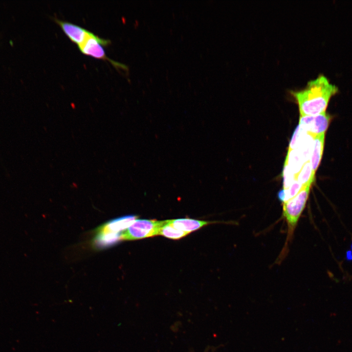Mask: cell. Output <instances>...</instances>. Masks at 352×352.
Listing matches in <instances>:
<instances>
[{
  "label": "cell",
  "mask_w": 352,
  "mask_h": 352,
  "mask_svg": "<svg viewBox=\"0 0 352 352\" xmlns=\"http://www.w3.org/2000/svg\"><path fill=\"white\" fill-rule=\"evenodd\" d=\"M323 75L308 82L301 89L292 90L291 94L296 101L301 116L316 115L326 112L330 98L337 91Z\"/></svg>",
  "instance_id": "obj_1"
},
{
  "label": "cell",
  "mask_w": 352,
  "mask_h": 352,
  "mask_svg": "<svg viewBox=\"0 0 352 352\" xmlns=\"http://www.w3.org/2000/svg\"><path fill=\"white\" fill-rule=\"evenodd\" d=\"M310 186L304 187L295 197L282 203V215L286 224L287 233L285 244L278 258L279 262H281L287 254L288 244L293 239L295 230L306 207Z\"/></svg>",
  "instance_id": "obj_2"
},
{
  "label": "cell",
  "mask_w": 352,
  "mask_h": 352,
  "mask_svg": "<svg viewBox=\"0 0 352 352\" xmlns=\"http://www.w3.org/2000/svg\"><path fill=\"white\" fill-rule=\"evenodd\" d=\"M165 223V220H136L121 233L122 240H135L158 235Z\"/></svg>",
  "instance_id": "obj_3"
},
{
  "label": "cell",
  "mask_w": 352,
  "mask_h": 352,
  "mask_svg": "<svg viewBox=\"0 0 352 352\" xmlns=\"http://www.w3.org/2000/svg\"><path fill=\"white\" fill-rule=\"evenodd\" d=\"M110 41L100 38L93 34L88 38L82 44L78 46L79 50L83 54L96 59L109 61L115 67L127 70L125 65L116 62L108 57L103 47L110 44Z\"/></svg>",
  "instance_id": "obj_4"
},
{
  "label": "cell",
  "mask_w": 352,
  "mask_h": 352,
  "mask_svg": "<svg viewBox=\"0 0 352 352\" xmlns=\"http://www.w3.org/2000/svg\"><path fill=\"white\" fill-rule=\"evenodd\" d=\"M330 116L326 112L316 115L301 116L298 126L312 137L325 133L330 121Z\"/></svg>",
  "instance_id": "obj_5"
},
{
  "label": "cell",
  "mask_w": 352,
  "mask_h": 352,
  "mask_svg": "<svg viewBox=\"0 0 352 352\" xmlns=\"http://www.w3.org/2000/svg\"><path fill=\"white\" fill-rule=\"evenodd\" d=\"M54 21L60 26L67 37L78 46L82 44L88 38L94 33L71 22L54 18Z\"/></svg>",
  "instance_id": "obj_6"
},
{
  "label": "cell",
  "mask_w": 352,
  "mask_h": 352,
  "mask_svg": "<svg viewBox=\"0 0 352 352\" xmlns=\"http://www.w3.org/2000/svg\"><path fill=\"white\" fill-rule=\"evenodd\" d=\"M137 217L128 215L113 219L98 227L97 233H119L126 229L136 220Z\"/></svg>",
  "instance_id": "obj_7"
},
{
  "label": "cell",
  "mask_w": 352,
  "mask_h": 352,
  "mask_svg": "<svg viewBox=\"0 0 352 352\" xmlns=\"http://www.w3.org/2000/svg\"><path fill=\"white\" fill-rule=\"evenodd\" d=\"M166 221L176 229L188 233L211 223V222L209 221L191 219L170 220H166Z\"/></svg>",
  "instance_id": "obj_8"
},
{
  "label": "cell",
  "mask_w": 352,
  "mask_h": 352,
  "mask_svg": "<svg viewBox=\"0 0 352 352\" xmlns=\"http://www.w3.org/2000/svg\"><path fill=\"white\" fill-rule=\"evenodd\" d=\"M325 133L317 135L313 137V145L309 162L312 170L316 172L320 165L325 144Z\"/></svg>",
  "instance_id": "obj_9"
},
{
  "label": "cell",
  "mask_w": 352,
  "mask_h": 352,
  "mask_svg": "<svg viewBox=\"0 0 352 352\" xmlns=\"http://www.w3.org/2000/svg\"><path fill=\"white\" fill-rule=\"evenodd\" d=\"M122 240L121 233H97L93 240L95 247L98 249L111 246Z\"/></svg>",
  "instance_id": "obj_10"
},
{
  "label": "cell",
  "mask_w": 352,
  "mask_h": 352,
  "mask_svg": "<svg viewBox=\"0 0 352 352\" xmlns=\"http://www.w3.org/2000/svg\"><path fill=\"white\" fill-rule=\"evenodd\" d=\"M315 174L312 169L309 161L303 164L300 171L295 175V178L303 187L310 185L313 182Z\"/></svg>",
  "instance_id": "obj_11"
},
{
  "label": "cell",
  "mask_w": 352,
  "mask_h": 352,
  "mask_svg": "<svg viewBox=\"0 0 352 352\" xmlns=\"http://www.w3.org/2000/svg\"><path fill=\"white\" fill-rule=\"evenodd\" d=\"M304 187L295 180L288 188L281 190L278 198L283 203L295 197Z\"/></svg>",
  "instance_id": "obj_12"
},
{
  "label": "cell",
  "mask_w": 352,
  "mask_h": 352,
  "mask_svg": "<svg viewBox=\"0 0 352 352\" xmlns=\"http://www.w3.org/2000/svg\"><path fill=\"white\" fill-rule=\"evenodd\" d=\"M189 233L176 229L171 225L167 223L165 220V224L161 227L159 235L169 239L177 240L181 239Z\"/></svg>",
  "instance_id": "obj_13"
},
{
  "label": "cell",
  "mask_w": 352,
  "mask_h": 352,
  "mask_svg": "<svg viewBox=\"0 0 352 352\" xmlns=\"http://www.w3.org/2000/svg\"><path fill=\"white\" fill-rule=\"evenodd\" d=\"M300 132V129L299 126L296 128L292 138L290 140L288 151L295 150L297 147L298 139Z\"/></svg>",
  "instance_id": "obj_14"
}]
</instances>
